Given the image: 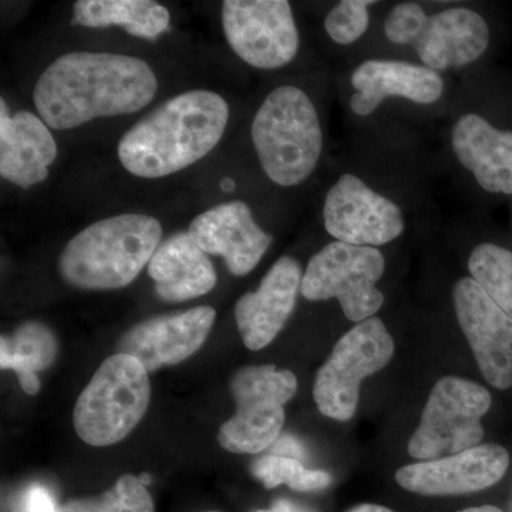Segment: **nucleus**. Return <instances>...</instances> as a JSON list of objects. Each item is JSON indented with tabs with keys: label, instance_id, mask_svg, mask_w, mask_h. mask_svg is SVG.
Here are the masks:
<instances>
[{
	"label": "nucleus",
	"instance_id": "f704fd0d",
	"mask_svg": "<svg viewBox=\"0 0 512 512\" xmlns=\"http://www.w3.org/2000/svg\"><path fill=\"white\" fill-rule=\"evenodd\" d=\"M204 512H218V511H204Z\"/></svg>",
	"mask_w": 512,
	"mask_h": 512
},
{
	"label": "nucleus",
	"instance_id": "9b49d317",
	"mask_svg": "<svg viewBox=\"0 0 512 512\" xmlns=\"http://www.w3.org/2000/svg\"><path fill=\"white\" fill-rule=\"evenodd\" d=\"M222 28L235 55L256 69L284 67L299 50L298 28L286 0H225Z\"/></svg>",
	"mask_w": 512,
	"mask_h": 512
},
{
	"label": "nucleus",
	"instance_id": "2f4dec72",
	"mask_svg": "<svg viewBox=\"0 0 512 512\" xmlns=\"http://www.w3.org/2000/svg\"><path fill=\"white\" fill-rule=\"evenodd\" d=\"M458 512H504L500 510L498 507H494V505H483V507H471L466 508V510H461Z\"/></svg>",
	"mask_w": 512,
	"mask_h": 512
},
{
	"label": "nucleus",
	"instance_id": "a878e982",
	"mask_svg": "<svg viewBox=\"0 0 512 512\" xmlns=\"http://www.w3.org/2000/svg\"><path fill=\"white\" fill-rule=\"evenodd\" d=\"M60 512H154V504L146 485L133 474H126L106 493L67 501Z\"/></svg>",
	"mask_w": 512,
	"mask_h": 512
},
{
	"label": "nucleus",
	"instance_id": "6ab92c4d",
	"mask_svg": "<svg viewBox=\"0 0 512 512\" xmlns=\"http://www.w3.org/2000/svg\"><path fill=\"white\" fill-rule=\"evenodd\" d=\"M356 93L350 107L357 116H369L387 97H403L414 103L431 104L443 94L439 72L399 60H366L352 74Z\"/></svg>",
	"mask_w": 512,
	"mask_h": 512
},
{
	"label": "nucleus",
	"instance_id": "c756f323",
	"mask_svg": "<svg viewBox=\"0 0 512 512\" xmlns=\"http://www.w3.org/2000/svg\"><path fill=\"white\" fill-rule=\"evenodd\" d=\"M251 512H316L312 510V508L306 507V505H302L299 503H295L292 500H286V498H281V500H276L274 504L269 508H265V510H255Z\"/></svg>",
	"mask_w": 512,
	"mask_h": 512
},
{
	"label": "nucleus",
	"instance_id": "4be33fe9",
	"mask_svg": "<svg viewBox=\"0 0 512 512\" xmlns=\"http://www.w3.org/2000/svg\"><path fill=\"white\" fill-rule=\"evenodd\" d=\"M170 19L168 9L153 0H77L72 23L89 29L121 26L131 36L154 40Z\"/></svg>",
	"mask_w": 512,
	"mask_h": 512
},
{
	"label": "nucleus",
	"instance_id": "f03ea898",
	"mask_svg": "<svg viewBox=\"0 0 512 512\" xmlns=\"http://www.w3.org/2000/svg\"><path fill=\"white\" fill-rule=\"evenodd\" d=\"M228 119V103L220 94L210 90L178 94L121 137L120 163L141 178L178 173L217 147Z\"/></svg>",
	"mask_w": 512,
	"mask_h": 512
},
{
	"label": "nucleus",
	"instance_id": "f257e3e1",
	"mask_svg": "<svg viewBox=\"0 0 512 512\" xmlns=\"http://www.w3.org/2000/svg\"><path fill=\"white\" fill-rule=\"evenodd\" d=\"M157 86L153 69L137 57L72 52L40 74L33 101L47 126L70 130L144 109L156 97Z\"/></svg>",
	"mask_w": 512,
	"mask_h": 512
},
{
	"label": "nucleus",
	"instance_id": "c85d7f7f",
	"mask_svg": "<svg viewBox=\"0 0 512 512\" xmlns=\"http://www.w3.org/2000/svg\"><path fill=\"white\" fill-rule=\"evenodd\" d=\"M271 454L301 461L305 457V448H303L301 441L295 439L291 434H284V436H279V439L272 444Z\"/></svg>",
	"mask_w": 512,
	"mask_h": 512
},
{
	"label": "nucleus",
	"instance_id": "aec40b11",
	"mask_svg": "<svg viewBox=\"0 0 512 512\" xmlns=\"http://www.w3.org/2000/svg\"><path fill=\"white\" fill-rule=\"evenodd\" d=\"M451 143L481 188L512 194V131L497 130L478 114H466L454 126Z\"/></svg>",
	"mask_w": 512,
	"mask_h": 512
},
{
	"label": "nucleus",
	"instance_id": "ddd939ff",
	"mask_svg": "<svg viewBox=\"0 0 512 512\" xmlns=\"http://www.w3.org/2000/svg\"><path fill=\"white\" fill-rule=\"evenodd\" d=\"M453 298L458 323L484 379L497 389H510L512 319L473 278L460 279Z\"/></svg>",
	"mask_w": 512,
	"mask_h": 512
},
{
	"label": "nucleus",
	"instance_id": "473e14b6",
	"mask_svg": "<svg viewBox=\"0 0 512 512\" xmlns=\"http://www.w3.org/2000/svg\"><path fill=\"white\" fill-rule=\"evenodd\" d=\"M221 188L222 191L225 192H231L235 190V181L232 180V178H224V180L221 181Z\"/></svg>",
	"mask_w": 512,
	"mask_h": 512
},
{
	"label": "nucleus",
	"instance_id": "393cba45",
	"mask_svg": "<svg viewBox=\"0 0 512 512\" xmlns=\"http://www.w3.org/2000/svg\"><path fill=\"white\" fill-rule=\"evenodd\" d=\"M251 471L268 490L285 484L298 493H315L326 490L332 484V477L326 471L309 470L302 461L275 454L258 458L252 464Z\"/></svg>",
	"mask_w": 512,
	"mask_h": 512
},
{
	"label": "nucleus",
	"instance_id": "bb28decb",
	"mask_svg": "<svg viewBox=\"0 0 512 512\" xmlns=\"http://www.w3.org/2000/svg\"><path fill=\"white\" fill-rule=\"evenodd\" d=\"M372 0H342L325 19V29L333 42L338 45H352L365 35L369 28V6Z\"/></svg>",
	"mask_w": 512,
	"mask_h": 512
},
{
	"label": "nucleus",
	"instance_id": "412c9836",
	"mask_svg": "<svg viewBox=\"0 0 512 512\" xmlns=\"http://www.w3.org/2000/svg\"><path fill=\"white\" fill-rule=\"evenodd\" d=\"M158 298L185 302L207 295L217 285L210 258L188 232H178L158 247L147 266Z\"/></svg>",
	"mask_w": 512,
	"mask_h": 512
},
{
	"label": "nucleus",
	"instance_id": "7c9ffc66",
	"mask_svg": "<svg viewBox=\"0 0 512 512\" xmlns=\"http://www.w3.org/2000/svg\"><path fill=\"white\" fill-rule=\"evenodd\" d=\"M348 512H394L390 508L383 507V505L376 504H360L357 507L352 508Z\"/></svg>",
	"mask_w": 512,
	"mask_h": 512
},
{
	"label": "nucleus",
	"instance_id": "f3484780",
	"mask_svg": "<svg viewBox=\"0 0 512 512\" xmlns=\"http://www.w3.org/2000/svg\"><path fill=\"white\" fill-rule=\"evenodd\" d=\"M302 278L299 262L292 256H282L255 292L245 293L238 299L235 320L248 349L266 348L284 329L295 309Z\"/></svg>",
	"mask_w": 512,
	"mask_h": 512
},
{
	"label": "nucleus",
	"instance_id": "423d86ee",
	"mask_svg": "<svg viewBox=\"0 0 512 512\" xmlns=\"http://www.w3.org/2000/svg\"><path fill=\"white\" fill-rule=\"evenodd\" d=\"M383 28L390 42L412 46L424 66L434 72L476 62L490 43L487 22L467 8L429 16L419 3H400L390 10Z\"/></svg>",
	"mask_w": 512,
	"mask_h": 512
},
{
	"label": "nucleus",
	"instance_id": "dca6fc26",
	"mask_svg": "<svg viewBox=\"0 0 512 512\" xmlns=\"http://www.w3.org/2000/svg\"><path fill=\"white\" fill-rule=\"evenodd\" d=\"M188 234L207 255L222 256L229 272L245 276L254 271L272 244V237L256 224L245 202L231 201L202 212Z\"/></svg>",
	"mask_w": 512,
	"mask_h": 512
},
{
	"label": "nucleus",
	"instance_id": "5701e85b",
	"mask_svg": "<svg viewBox=\"0 0 512 512\" xmlns=\"http://www.w3.org/2000/svg\"><path fill=\"white\" fill-rule=\"evenodd\" d=\"M57 353V340L52 330L42 323L29 322L20 326L12 338H2L0 366L12 369L20 386L30 396L40 390L37 373L52 365Z\"/></svg>",
	"mask_w": 512,
	"mask_h": 512
},
{
	"label": "nucleus",
	"instance_id": "b1692460",
	"mask_svg": "<svg viewBox=\"0 0 512 512\" xmlns=\"http://www.w3.org/2000/svg\"><path fill=\"white\" fill-rule=\"evenodd\" d=\"M471 278L512 319V252L500 245L481 244L468 259Z\"/></svg>",
	"mask_w": 512,
	"mask_h": 512
},
{
	"label": "nucleus",
	"instance_id": "f8f14e48",
	"mask_svg": "<svg viewBox=\"0 0 512 512\" xmlns=\"http://www.w3.org/2000/svg\"><path fill=\"white\" fill-rule=\"evenodd\" d=\"M323 222L336 241L356 247H380L404 231L400 208L353 174L342 175L330 188Z\"/></svg>",
	"mask_w": 512,
	"mask_h": 512
},
{
	"label": "nucleus",
	"instance_id": "20e7f679",
	"mask_svg": "<svg viewBox=\"0 0 512 512\" xmlns=\"http://www.w3.org/2000/svg\"><path fill=\"white\" fill-rule=\"evenodd\" d=\"M251 134L262 170L281 187L301 184L318 165L323 148L318 111L298 87L269 93L256 111Z\"/></svg>",
	"mask_w": 512,
	"mask_h": 512
},
{
	"label": "nucleus",
	"instance_id": "cd10ccee",
	"mask_svg": "<svg viewBox=\"0 0 512 512\" xmlns=\"http://www.w3.org/2000/svg\"><path fill=\"white\" fill-rule=\"evenodd\" d=\"M23 510L25 512H60L52 493L43 485H33L29 488Z\"/></svg>",
	"mask_w": 512,
	"mask_h": 512
},
{
	"label": "nucleus",
	"instance_id": "9d476101",
	"mask_svg": "<svg viewBox=\"0 0 512 512\" xmlns=\"http://www.w3.org/2000/svg\"><path fill=\"white\" fill-rule=\"evenodd\" d=\"M384 268V256L377 248L330 242L306 266L301 292L308 301L336 298L346 318L365 322L383 306L384 295L376 284Z\"/></svg>",
	"mask_w": 512,
	"mask_h": 512
},
{
	"label": "nucleus",
	"instance_id": "6e6552de",
	"mask_svg": "<svg viewBox=\"0 0 512 512\" xmlns=\"http://www.w3.org/2000/svg\"><path fill=\"white\" fill-rule=\"evenodd\" d=\"M491 403L490 392L481 384L463 377H443L434 384L409 441L410 456L429 461L480 446L484 439L481 420Z\"/></svg>",
	"mask_w": 512,
	"mask_h": 512
},
{
	"label": "nucleus",
	"instance_id": "4468645a",
	"mask_svg": "<svg viewBox=\"0 0 512 512\" xmlns=\"http://www.w3.org/2000/svg\"><path fill=\"white\" fill-rule=\"evenodd\" d=\"M510 454L498 444L461 451L399 468L396 481L404 490L430 497L477 493L493 487L507 473Z\"/></svg>",
	"mask_w": 512,
	"mask_h": 512
},
{
	"label": "nucleus",
	"instance_id": "a211bd4d",
	"mask_svg": "<svg viewBox=\"0 0 512 512\" xmlns=\"http://www.w3.org/2000/svg\"><path fill=\"white\" fill-rule=\"evenodd\" d=\"M56 156V141L45 121L25 110L10 117L6 101L0 100V175L3 180L20 188L43 183Z\"/></svg>",
	"mask_w": 512,
	"mask_h": 512
},
{
	"label": "nucleus",
	"instance_id": "1a4fd4ad",
	"mask_svg": "<svg viewBox=\"0 0 512 512\" xmlns=\"http://www.w3.org/2000/svg\"><path fill=\"white\" fill-rule=\"evenodd\" d=\"M393 355V338L382 319L373 316L357 323L336 342L316 373L313 399L319 412L332 420L352 419L363 380L389 365Z\"/></svg>",
	"mask_w": 512,
	"mask_h": 512
},
{
	"label": "nucleus",
	"instance_id": "0eeeda50",
	"mask_svg": "<svg viewBox=\"0 0 512 512\" xmlns=\"http://www.w3.org/2000/svg\"><path fill=\"white\" fill-rule=\"evenodd\" d=\"M237 412L222 424L218 443L237 454H259L281 436L285 404L298 390L291 370L275 365L247 366L237 370L229 383Z\"/></svg>",
	"mask_w": 512,
	"mask_h": 512
},
{
	"label": "nucleus",
	"instance_id": "2eb2a0df",
	"mask_svg": "<svg viewBox=\"0 0 512 512\" xmlns=\"http://www.w3.org/2000/svg\"><path fill=\"white\" fill-rule=\"evenodd\" d=\"M214 322L211 306L144 320L121 336L119 353L136 357L147 372H156L194 355L204 345Z\"/></svg>",
	"mask_w": 512,
	"mask_h": 512
},
{
	"label": "nucleus",
	"instance_id": "7ed1b4c3",
	"mask_svg": "<svg viewBox=\"0 0 512 512\" xmlns=\"http://www.w3.org/2000/svg\"><path fill=\"white\" fill-rule=\"evenodd\" d=\"M163 227L144 214H121L94 222L70 239L59 259L67 284L86 291L130 285L156 254Z\"/></svg>",
	"mask_w": 512,
	"mask_h": 512
},
{
	"label": "nucleus",
	"instance_id": "72a5a7b5",
	"mask_svg": "<svg viewBox=\"0 0 512 512\" xmlns=\"http://www.w3.org/2000/svg\"><path fill=\"white\" fill-rule=\"evenodd\" d=\"M138 480L141 481L144 485H150L151 484V477L150 474H143V476L138 477Z\"/></svg>",
	"mask_w": 512,
	"mask_h": 512
},
{
	"label": "nucleus",
	"instance_id": "39448f33",
	"mask_svg": "<svg viewBox=\"0 0 512 512\" xmlns=\"http://www.w3.org/2000/svg\"><path fill=\"white\" fill-rule=\"evenodd\" d=\"M150 396L146 367L136 357L116 353L101 363L77 399L74 430L90 446L119 443L143 419Z\"/></svg>",
	"mask_w": 512,
	"mask_h": 512
}]
</instances>
